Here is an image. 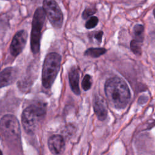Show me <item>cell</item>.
Here are the masks:
<instances>
[{"mask_svg": "<svg viewBox=\"0 0 155 155\" xmlns=\"http://www.w3.org/2000/svg\"><path fill=\"white\" fill-rule=\"evenodd\" d=\"M107 99L111 105L117 109H123L128 104L131 94L128 85L119 77L108 79L104 85Z\"/></svg>", "mask_w": 155, "mask_h": 155, "instance_id": "1", "label": "cell"}, {"mask_svg": "<svg viewBox=\"0 0 155 155\" xmlns=\"http://www.w3.org/2000/svg\"><path fill=\"white\" fill-rule=\"evenodd\" d=\"M46 105L37 102L26 107L22 114L21 120L24 129L28 134H33L46 114Z\"/></svg>", "mask_w": 155, "mask_h": 155, "instance_id": "2", "label": "cell"}, {"mask_svg": "<svg viewBox=\"0 0 155 155\" xmlns=\"http://www.w3.org/2000/svg\"><path fill=\"white\" fill-rule=\"evenodd\" d=\"M61 56L56 52L48 53L44 61L42 82L44 88L48 89L52 86L60 69Z\"/></svg>", "mask_w": 155, "mask_h": 155, "instance_id": "3", "label": "cell"}, {"mask_svg": "<svg viewBox=\"0 0 155 155\" xmlns=\"http://www.w3.org/2000/svg\"><path fill=\"white\" fill-rule=\"evenodd\" d=\"M1 136L9 143H18L21 139L20 125L18 119L12 114H5L1 119Z\"/></svg>", "mask_w": 155, "mask_h": 155, "instance_id": "4", "label": "cell"}, {"mask_svg": "<svg viewBox=\"0 0 155 155\" xmlns=\"http://www.w3.org/2000/svg\"><path fill=\"white\" fill-rule=\"evenodd\" d=\"M45 13L42 7H38L33 15L30 36V47L31 51L34 54L38 53L40 50L42 30L45 20Z\"/></svg>", "mask_w": 155, "mask_h": 155, "instance_id": "5", "label": "cell"}, {"mask_svg": "<svg viewBox=\"0 0 155 155\" xmlns=\"http://www.w3.org/2000/svg\"><path fill=\"white\" fill-rule=\"evenodd\" d=\"M51 24L56 28L62 26L64 16L62 12L55 0H43L42 7Z\"/></svg>", "mask_w": 155, "mask_h": 155, "instance_id": "6", "label": "cell"}, {"mask_svg": "<svg viewBox=\"0 0 155 155\" xmlns=\"http://www.w3.org/2000/svg\"><path fill=\"white\" fill-rule=\"evenodd\" d=\"M27 37V33L24 30L18 31L15 35L10 46V51L13 56L16 57L22 52L26 44Z\"/></svg>", "mask_w": 155, "mask_h": 155, "instance_id": "7", "label": "cell"}, {"mask_svg": "<svg viewBox=\"0 0 155 155\" xmlns=\"http://www.w3.org/2000/svg\"><path fill=\"white\" fill-rule=\"evenodd\" d=\"M93 106L94 113L100 120H104L107 117V107L104 99L99 96H96L93 99Z\"/></svg>", "mask_w": 155, "mask_h": 155, "instance_id": "8", "label": "cell"}, {"mask_svg": "<svg viewBox=\"0 0 155 155\" xmlns=\"http://www.w3.org/2000/svg\"><path fill=\"white\" fill-rule=\"evenodd\" d=\"M48 147L53 154H62L65 150V142L60 135H53L48 140Z\"/></svg>", "mask_w": 155, "mask_h": 155, "instance_id": "9", "label": "cell"}, {"mask_svg": "<svg viewBox=\"0 0 155 155\" xmlns=\"http://www.w3.org/2000/svg\"><path fill=\"white\" fill-rule=\"evenodd\" d=\"M17 70L13 67L4 69L0 75V87L1 88L12 84L16 78Z\"/></svg>", "mask_w": 155, "mask_h": 155, "instance_id": "10", "label": "cell"}, {"mask_svg": "<svg viewBox=\"0 0 155 155\" xmlns=\"http://www.w3.org/2000/svg\"><path fill=\"white\" fill-rule=\"evenodd\" d=\"M69 84L73 92L76 94L79 95L81 90L79 87V74L78 69L75 67H72L68 73Z\"/></svg>", "mask_w": 155, "mask_h": 155, "instance_id": "11", "label": "cell"}, {"mask_svg": "<svg viewBox=\"0 0 155 155\" xmlns=\"http://www.w3.org/2000/svg\"><path fill=\"white\" fill-rule=\"evenodd\" d=\"M106 49L104 48H89L87 49L84 54L87 56L92 58H98L101 55L104 54L106 52Z\"/></svg>", "mask_w": 155, "mask_h": 155, "instance_id": "12", "label": "cell"}, {"mask_svg": "<svg viewBox=\"0 0 155 155\" xmlns=\"http://www.w3.org/2000/svg\"><path fill=\"white\" fill-rule=\"evenodd\" d=\"M143 30L144 28L142 25L137 24L134 27L133 31L134 35V39L140 42H142L143 39Z\"/></svg>", "mask_w": 155, "mask_h": 155, "instance_id": "13", "label": "cell"}, {"mask_svg": "<svg viewBox=\"0 0 155 155\" xmlns=\"http://www.w3.org/2000/svg\"><path fill=\"white\" fill-rule=\"evenodd\" d=\"M141 43L142 42H140L137 40L133 39L130 42V48L131 51L136 54L140 55L142 53L141 50Z\"/></svg>", "mask_w": 155, "mask_h": 155, "instance_id": "14", "label": "cell"}, {"mask_svg": "<svg viewBox=\"0 0 155 155\" xmlns=\"http://www.w3.org/2000/svg\"><path fill=\"white\" fill-rule=\"evenodd\" d=\"M92 85V80L91 77L89 74H86L82 80V87L84 90L87 91L90 89Z\"/></svg>", "mask_w": 155, "mask_h": 155, "instance_id": "15", "label": "cell"}, {"mask_svg": "<svg viewBox=\"0 0 155 155\" xmlns=\"http://www.w3.org/2000/svg\"><path fill=\"white\" fill-rule=\"evenodd\" d=\"M99 19L96 16H91L90 18L86 22L85 27L87 29H91L94 28L98 24Z\"/></svg>", "mask_w": 155, "mask_h": 155, "instance_id": "16", "label": "cell"}, {"mask_svg": "<svg viewBox=\"0 0 155 155\" xmlns=\"http://www.w3.org/2000/svg\"><path fill=\"white\" fill-rule=\"evenodd\" d=\"M96 9L94 8H87L84 10L82 14V16L83 19H86L89 17L92 16V15H94L96 13Z\"/></svg>", "mask_w": 155, "mask_h": 155, "instance_id": "17", "label": "cell"}, {"mask_svg": "<svg viewBox=\"0 0 155 155\" xmlns=\"http://www.w3.org/2000/svg\"><path fill=\"white\" fill-rule=\"evenodd\" d=\"M102 36H103V31H99L95 33V34L94 35V38L99 42V43H100L102 41Z\"/></svg>", "mask_w": 155, "mask_h": 155, "instance_id": "18", "label": "cell"}, {"mask_svg": "<svg viewBox=\"0 0 155 155\" xmlns=\"http://www.w3.org/2000/svg\"><path fill=\"white\" fill-rule=\"evenodd\" d=\"M153 13H154V17H155V8L154 9V12H153Z\"/></svg>", "mask_w": 155, "mask_h": 155, "instance_id": "19", "label": "cell"}]
</instances>
